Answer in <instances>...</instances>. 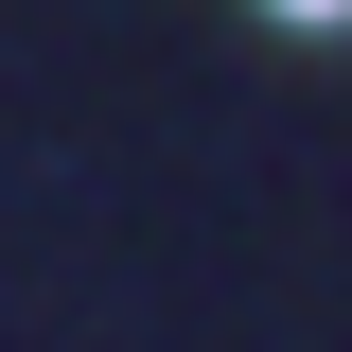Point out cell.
Returning a JSON list of instances; mask_svg holds the SVG:
<instances>
[{
  "mask_svg": "<svg viewBox=\"0 0 352 352\" xmlns=\"http://www.w3.org/2000/svg\"><path fill=\"white\" fill-rule=\"evenodd\" d=\"M300 18H335V0H300Z\"/></svg>",
  "mask_w": 352,
  "mask_h": 352,
  "instance_id": "1",
  "label": "cell"
}]
</instances>
